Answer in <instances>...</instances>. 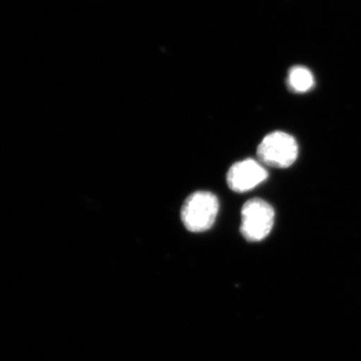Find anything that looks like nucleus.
<instances>
[{"label": "nucleus", "mask_w": 361, "mask_h": 361, "mask_svg": "<svg viewBox=\"0 0 361 361\" xmlns=\"http://www.w3.org/2000/svg\"><path fill=\"white\" fill-rule=\"evenodd\" d=\"M219 201L210 192H196L188 197L180 210V219L189 231L205 232L215 223Z\"/></svg>", "instance_id": "f257e3e1"}, {"label": "nucleus", "mask_w": 361, "mask_h": 361, "mask_svg": "<svg viewBox=\"0 0 361 361\" xmlns=\"http://www.w3.org/2000/svg\"><path fill=\"white\" fill-rule=\"evenodd\" d=\"M260 161L275 168H288L298 156V145L292 135L274 132L266 135L257 149Z\"/></svg>", "instance_id": "f03ea898"}, {"label": "nucleus", "mask_w": 361, "mask_h": 361, "mask_svg": "<svg viewBox=\"0 0 361 361\" xmlns=\"http://www.w3.org/2000/svg\"><path fill=\"white\" fill-rule=\"evenodd\" d=\"M241 215V233L248 241H261L270 234L275 213L267 202L252 199L242 208Z\"/></svg>", "instance_id": "7ed1b4c3"}, {"label": "nucleus", "mask_w": 361, "mask_h": 361, "mask_svg": "<svg viewBox=\"0 0 361 361\" xmlns=\"http://www.w3.org/2000/svg\"><path fill=\"white\" fill-rule=\"evenodd\" d=\"M266 169L257 161L247 159L230 168L227 174L228 186L237 193L251 191L267 179Z\"/></svg>", "instance_id": "20e7f679"}, {"label": "nucleus", "mask_w": 361, "mask_h": 361, "mask_svg": "<svg viewBox=\"0 0 361 361\" xmlns=\"http://www.w3.org/2000/svg\"><path fill=\"white\" fill-rule=\"evenodd\" d=\"M288 85L294 92H308L314 85V78L311 71L304 66H295L289 71Z\"/></svg>", "instance_id": "39448f33"}]
</instances>
